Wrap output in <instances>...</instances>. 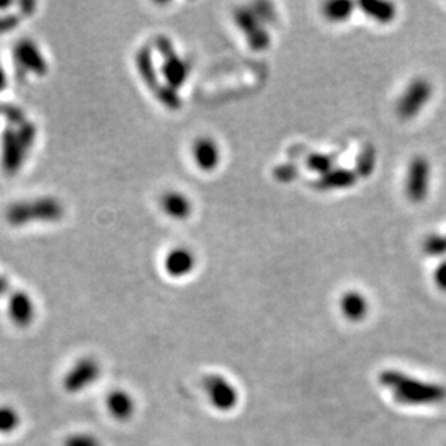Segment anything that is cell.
<instances>
[{
    "instance_id": "4fadbf2b",
    "label": "cell",
    "mask_w": 446,
    "mask_h": 446,
    "mask_svg": "<svg viewBox=\"0 0 446 446\" xmlns=\"http://www.w3.org/2000/svg\"><path fill=\"white\" fill-rule=\"evenodd\" d=\"M362 8L367 15L380 22H387L394 16V6L387 2H366L362 3Z\"/></svg>"
},
{
    "instance_id": "9c48e42d",
    "label": "cell",
    "mask_w": 446,
    "mask_h": 446,
    "mask_svg": "<svg viewBox=\"0 0 446 446\" xmlns=\"http://www.w3.org/2000/svg\"><path fill=\"white\" fill-rule=\"evenodd\" d=\"M192 154H194L195 162L198 163V167L205 169V171H211V169L216 168L219 160H220L219 147L210 139L198 140L194 145Z\"/></svg>"
},
{
    "instance_id": "2e32d148",
    "label": "cell",
    "mask_w": 446,
    "mask_h": 446,
    "mask_svg": "<svg viewBox=\"0 0 446 446\" xmlns=\"http://www.w3.org/2000/svg\"><path fill=\"white\" fill-rule=\"evenodd\" d=\"M435 282L440 290L446 292V261H443L435 272Z\"/></svg>"
},
{
    "instance_id": "9a60e30c",
    "label": "cell",
    "mask_w": 446,
    "mask_h": 446,
    "mask_svg": "<svg viewBox=\"0 0 446 446\" xmlns=\"http://www.w3.org/2000/svg\"><path fill=\"white\" fill-rule=\"evenodd\" d=\"M353 5L349 2H331L325 6V15L331 21H344L351 15Z\"/></svg>"
},
{
    "instance_id": "7c38bea8",
    "label": "cell",
    "mask_w": 446,
    "mask_h": 446,
    "mask_svg": "<svg viewBox=\"0 0 446 446\" xmlns=\"http://www.w3.org/2000/svg\"><path fill=\"white\" fill-rule=\"evenodd\" d=\"M22 419L19 411L12 406H0V434L9 435L19 427Z\"/></svg>"
},
{
    "instance_id": "5b68a950",
    "label": "cell",
    "mask_w": 446,
    "mask_h": 446,
    "mask_svg": "<svg viewBox=\"0 0 446 446\" xmlns=\"http://www.w3.org/2000/svg\"><path fill=\"white\" fill-rule=\"evenodd\" d=\"M429 95H431V87L426 81L418 80L413 82L399 103V113L402 118H411L413 114H416L427 102Z\"/></svg>"
},
{
    "instance_id": "ac0fdd59",
    "label": "cell",
    "mask_w": 446,
    "mask_h": 446,
    "mask_svg": "<svg viewBox=\"0 0 446 446\" xmlns=\"http://www.w3.org/2000/svg\"><path fill=\"white\" fill-rule=\"evenodd\" d=\"M3 86H5V75H3L2 70H0V90L3 89Z\"/></svg>"
},
{
    "instance_id": "7a4b0ae2",
    "label": "cell",
    "mask_w": 446,
    "mask_h": 446,
    "mask_svg": "<svg viewBox=\"0 0 446 446\" xmlns=\"http://www.w3.org/2000/svg\"><path fill=\"white\" fill-rule=\"evenodd\" d=\"M102 375L100 361L94 357H81L62 377V389L68 394L87 390Z\"/></svg>"
},
{
    "instance_id": "52a82bcc",
    "label": "cell",
    "mask_w": 446,
    "mask_h": 446,
    "mask_svg": "<svg viewBox=\"0 0 446 446\" xmlns=\"http://www.w3.org/2000/svg\"><path fill=\"white\" fill-rule=\"evenodd\" d=\"M429 185V167L423 159L413 160L409 169L407 192L411 200L420 201L425 198Z\"/></svg>"
},
{
    "instance_id": "8fae6325",
    "label": "cell",
    "mask_w": 446,
    "mask_h": 446,
    "mask_svg": "<svg viewBox=\"0 0 446 446\" xmlns=\"http://www.w3.org/2000/svg\"><path fill=\"white\" fill-rule=\"evenodd\" d=\"M162 207L168 216L174 219H185L191 212V204L185 195L178 192H168L162 198Z\"/></svg>"
},
{
    "instance_id": "e0dca14e",
    "label": "cell",
    "mask_w": 446,
    "mask_h": 446,
    "mask_svg": "<svg viewBox=\"0 0 446 446\" xmlns=\"http://www.w3.org/2000/svg\"><path fill=\"white\" fill-rule=\"evenodd\" d=\"M6 292H8V280L0 276V296L5 295Z\"/></svg>"
},
{
    "instance_id": "5bb4252c",
    "label": "cell",
    "mask_w": 446,
    "mask_h": 446,
    "mask_svg": "<svg viewBox=\"0 0 446 446\" xmlns=\"http://www.w3.org/2000/svg\"><path fill=\"white\" fill-rule=\"evenodd\" d=\"M62 446H103V443L93 434L77 432L65 438Z\"/></svg>"
},
{
    "instance_id": "30bf717a",
    "label": "cell",
    "mask_w": 446,
    "mask_h": 446,
    "mask_svg": "<svg viewBox=\"0 0 446 446\" xmlns=\"http://www.w3.org/2000/svg\"><path fill=\"white\" fill-rule=\"evenodd\" d=\"M194 256L187 249L172 250L165 259V269L174 277L188 275L194 269Z\"/></svg>"
},
{
    "instance_id": "6da1fadb",
    "label": "cell",
    "mask_w": 446,
    "mask_h": 446,
    "mask_svg": "<svg viewBox=\"0 0 446 446\" xmlns=\"http://www.w3.org/2000/svg\"><path fill=\"white\" fill-rule=\"evenodd\" d=\"M393 398L407 406H431L446 400V387L436 383L422 382L398 370H384L378 375Z\"/></svg>"
},
{
    "instance_id": "8992f818",
    "label": "cell",
    "mask_w": 446,
    "mask_h": 446,
    "mask_svg": "<svg viewBox=\"0 0 446 446\" xmlns=\"http://www.w3.org/2000/svg\"><path fill=\"white\" fill-rule=\"evenodd\" d=\"M8 310L12 322L19 328H28L32 324V321L35 319V305L32 302L30 297L24 292L12 295L9 299Z\"/></svg>"
},
{
    "instance_id": "3957f363",
    "label": "cell",
    "mask_w": 446,
    "mask_h": 446,
    "mask_svg": "<svg viewBox=\"0 0 446 446\" xmlns=\"http://www.w3.org/2000/svg\"><path fill=\"white\" fill-rule=\"evenodd\" d=\"M203 387L211 406L223 413L231 411L239 405V391L234 384L221 374H208L203 378Z\"/></svg>"
},
{
    "instance_id": "277c9868",
    "label": "cell",
    "mask_w": 446,
    "mask_h": 446,
    "mask_svg": "<svg viewBox=\"0 0 446 446\" xmlns=\"http://www.w3.org/2000/svg\"><path fill=\"white\" fill-rule=\"evenodd\" d=\"M106 407L110 416L118 422H129L136 413V402L129 391L115 389L106 398Z\"/></svg>"
},
{
    "instance_id": "ba28073f",
    "label": "cell",
    "mask_w": 446,
    "mask_h": 446,
    "mask_svg": "<svg viewBox=\"0 0 446 446\" xmlns=\"http://www.w3.org/2000/svg\"><path fill=\"white\" fill-rule=\"evenodd\" d=\"M340 308L342 315L350 321H361L367 315L369 304L366 297L358 292H349L342 295L340 301Z\"/></svg>"
}]
</instances>
